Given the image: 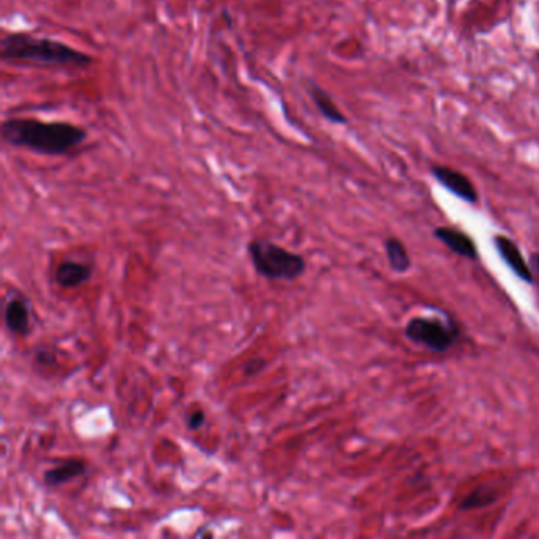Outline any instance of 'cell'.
Returning <instances> with one entry per match:
<instances>
[{
  "instance_id": "obj_1",
  "label": "cell",
  "mask_w": 539,
  "mask_h": 539,
  "mask_svg": "<svg viewBox=\"0 0 539 539\" xmlns=\"http://www.w3.org/2000/svg\"><path fill=\"white\" fill-rule=\"evenodd\" d=\"M5 145L23 147L42 155L62 157L81 147L87 140L83 127L70 122H45L30 117H10L0 127Z\"/></svg>"
},
{
  "instance_id": "obj_2",
  "label": "cell",
  "mask_w": 539,
  "mask_h": 539,
  "mask_svg": "<svg viewBox=\"0 0 539 539\" xmlns=\"http://www.w3.org/2000/svg\"><path fill=\"white\" fill-rule=\"evenodd\" d=\"M0 59L3 62H23L42 68L86 70L94 64L90 55L73 46L49 37L12 32L0 40Z\"/></svg>"
},
{
  "instance_id": "obj_3",
  "label": "cell",
  "mask_w": 539,
  "mask_h": 539,
  "mask_svg": "<svg viewBox=\"0 0 539 539\" xmlns=\"http://www.w3.org/2000/svg\"><path fill=\"white\" fill-rule=\"evenodd\" d=\"M251 264L261 277L268 280L291 281L307 271L304 256L286 250L269 239H253L247 245Z\"/></svg>"
},
{
  "instance_id": "obj_4",
  "label": "cell",
  "mask_w": 539,
  "mask_h": 539,
  "mask_svg": "<svg viewBox=\"0 0 539 539\" xmlns=\"http://www.w3.org/2000/svg\"><path fill=\"white\" fill-rule=\"evenodd\" d=\"M405 334L412 342L438 353L448 351L459 338V329L454 325L425 316H416L410 320L405 327Z\"/></svg>"
},
{
  "instance_id": "obj_5",
  "label": "cell",
  "mask_w": 539,
  "mask_h": 539,
  "mask_svg": "<svg viewBox=\"0 0 539 539\" xmlns=\"http://www.w3.org/2000/svg\"><path fill=\"white\" fill-rule=\"evenodd\" d=\"M5 327L16 337H25L32 331V305L27 297L13 292L5 302Z\"/></svg>"
},
{
  "instance_id": "obj_6",
  "label": "cell",
  "mask_w": 539,
  "mask_h": 539,
  "mask_svg": "<svg viewBox=\"0 0 539 539\" xmlns=\"http://www.w3.org/2000/svg\"><path fill=\"white\" fill-rule=\"evenodd\" d=\"M434 177L438 181L446 190L455 195L457 198L464 199L466 203L475 204L477 201V192L473 184L465 174L455 171L448 166H432Z\"/></svg>"
},
{
  "instance_id": "obj_7",
  "label": "cell",
  "mask_w": 539,
  "mask_h": 539,
  "mask_svg": "<svg viewBox=\"0 0 539 539\" xmlns=\"http://www.w3.org/2000/svg\"><path fill=\"white\" fill-rule=\"evenodd\" d=\"M494 242L498 255H500L503 261L507 264V268L514 272L518 279L525 280L528 284H533V281H535V274H533L531 266L527 264L525 258L522 256L514 240L506 238V236H495Z\"/></svg>"
},
{
  "instance_id": "obj_8",
  "label": "cell",
  "mask_w": 539,
  "mask_h": 539,
  "mask_svg": "<svg viewBox=\"0 0 539 539\" xmlns=\"http://www.w3.org/2000/svg\"><path fill=\"white\" fill-rule=\"evenodd\" d=\"M92 264L81 263L78 260H62L55 269L54 279L60 288L73 290L79 288L90 280Z\"/></svg>"
},
{
  "instance_id": "obj_9",
  "label": "cell",
  "mask_w": 539,
  "mask_h": 539,
  "mask_svg": "<svg viewBox=\"0 0 539 539\" xmlns=\"http://www.w3.org/2000/svg\"><path fill=\"white\" fill-rule=\"evenodd\" d=\"M435 238L443 242L446 247L451 251H454L455 255L464 256V258L468 260H476L477 258V249L476 244L473 242V239L470 238L468 234L462 233L459 229L449 228V227H440L434 231Z\"/></svg>"
},
{
  "instance_id": "obj_10",
  "label": "cell",
  "mask_w": 539,
  "mask_h": 539,
  "mask_svg": "<svg viewBox=\"0 0 539 539\" xmlns=\"http://www.w3.org/2000/svg\"><path fill=\"white\" fill-rule=\"evenodd\" d=\"M86 471H87V465L84 460H78V459L65 460L60 465L46 470L43 473V482L46 487H49V489H55V487L64 486L66 482L83 476Z\"/></svg>"
},
{
  "instance_id": "obj_11",
  "label": "cell",
  "mask_w": 539,
  "mask_h": 539,
  "mask_svg": "<svg viewBox=\"0 0 539 539\" xmlns=\"http://www.w3.org/2000/svg\"><path fill=\"white\" fill-rule=\"evenodd\" d=\"M307 90H309V95L313 101V105L316 106V110L320 111V114L325 117L326 121H329L332 124H337V125L347 124L345 114L338 110L337 105L334 103V100L331 99V95L327 94L325 89H321V87L315 83H309Z\"/></svg>"
},
{
  "instance_id": "obj_12",
  "label": "cell",
  "mask_w": 539,
  "mask_h": 539,
  "mask_svg": "<svg viewBox=\"0 0 539 539\" xmlns=\"http://www.w3.org/2000/svg\"><path fill=\"white\" fill-rule=\"evenodd\" d=\"M386 247V255L389 260V264L391 268L399 272V274H405L410 268H412V260H410V255L402 240L389 238L384 244Z\"/></svg>"
},
{
  "instance_id": "obj_13",
  "label": "cell",
  "mask_w": 539,
  "mask_h": 539,
  "mask_svg": "<svg viewBox=\"0 0 539 539\" xmlns=\"http://www.w3.org/2000/svg\"><path fill=\"white\" fill-rule=\"evenodd\" d=\"M498 494L490 489V487H477L470 495H466L462 501L460 510L462 511H471V510H479V507H484L487 505H492L497 500Z\"/></svg>"
},
{
  "instance_id": "obj_14",
  "label": "cell",
  "mask_w": 539,
  "mask_h": 539,
  "mask_svg": "<svg viewBox=\"0 0 539 539\" xmlns=\"http://www.w3.org/2000/svg\"><path fill=\"white\" fill-rule=\"evenodd\" d=\"M34 362L42 367H53L58 362V353L51 345H40L34 351Z\"/></svg>"
},
{
  "instance_id": "obj_15",
  "label": "cell",
  "mask_w": 539,
  "mask_h": 539,
  "mask_svg": "<svg viewBox=\"0 0 539 539\" xmlns=\"http://www.w3.org/2000/svg\"><path fill=\"white\" fill-rule=\"evenodd\" d=\"M266 367V361L263 358H256V359H250L244 364L242 371L245 377H253V375H258L263 368Z\"/></svg>"
},
{
  "instance_id": "obj_16",
  "label": "cell",
  "mask_w": 539,
  "mask_h": 539,
  "mask_svg": "<svg viewBox=\"0 0 539 539\" xmlns=\"http://www.w3.org/2000/svg\"><path fill=\"white\" fill-rule=\"evenodd\" d=\"M204 423H206V414H204V412L192 413L186 418V425L188 430H199L204 425Z\"/></svg>"
},
{
  "instance_id": "obj_17",
  "label": "cell",
  "mask_w": 539,
  "mask_h": 539,
  "mask_svg": "<svg viewBox=\"0 0 539 539\" xmlns=\"http://www.w3.org/2000/svg\"><path fill=\"white\" fill-rule=\"evenodd\" d=\"M530 261H531V263H530L531 271H533V274L538 277V284H539V253L533 255Z\"/></svg>"
}]
</instances>
